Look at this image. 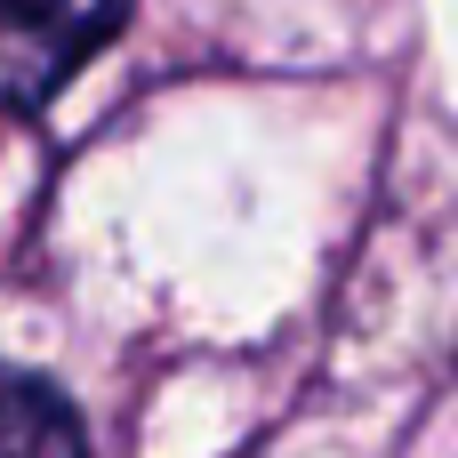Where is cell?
Segmentation results:
<instances>
[{
	"mask_svg": "<svg viewBox=\"0 0 458 458\" xmlns=\"http://www.w3.org/2000/svg\"><path fill=\"white\" fill-rule=\"evenodd\" d=\"M129 0H0V105H32L72 81L113 32Z\"/></svg>",
	"mask_w": 458,
	"mask_h": 458,
	"instance_id": "1",
	"label": "cell"
},
{
	"mask_svg": "<svg viewBox=\"0 0 458 458\" xmlns=\"http://www.w3.org/2000/svg\"><path fill=\"white\" fill-rule=\"evenodd\" d=\"M0 458H89L81 419L64 411L56 386L0 370Z\"/></svg>",
	"mask_w": 458,
	"mask_h": 458,
	"instance_id": "2",
	"label": "cell"
}]
</instances>
